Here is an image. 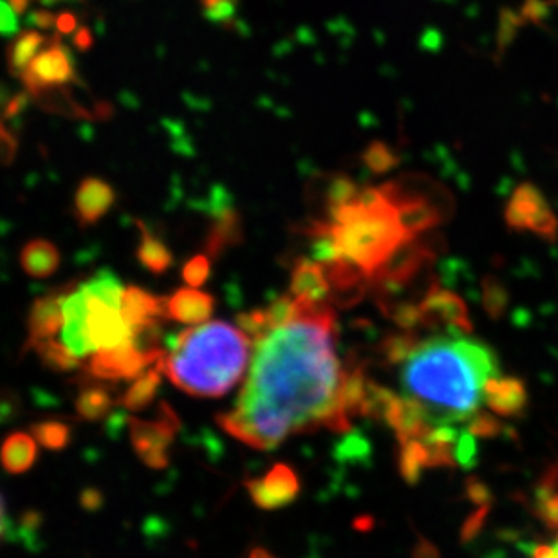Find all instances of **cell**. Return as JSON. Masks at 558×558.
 Returning a JSON list of instances; mask_svg holds the SVG:
<instances>
[{
    "instance_id": "obj_1",
    "label": "cell",
    "mask_w": 558,
    "mask_h": 558,
    "mask_svg": "<svg viewBox=\"0 0 558 558\" xmlns=\"http://www.w3.org/2000/svg\"><path fill=\"white\" fill-rule=\"evenodd\" d=\"M296 302L290 324L253 343L252 367L235 407L217 416L225 433L258 450L320 427L351 430L340 409L343 369L335 349V313L327 302Z\"/></svg>"
},
{
    "instance_id": "obj_2",
    "label": "cell",
    "mask_w": 558,
    "mask_h": 558,
    "mask_svg": "<svg viewBox=\"0 0 558 558\" xmlns=\"http://www.w3.org/2000/svg\"><path fill=\"white\" fill-rule=\"evenodd\" d=\"M499 371L490 345L448 332L417 345L403 364L401 381L425 407L430 425H458L480 412L486 384Z\"/></svg>"
},
{
    "instance_id": "obj_3",
    "label": "cell",
    "mask_w": 558,
    "mask_h": 558,
    "mask_svg": "<svg viewBox=\"0 0 558 558\" xmlns=\"http://www.w3.org/2000/svg\"><path fill=\"white\" fill-rule=\"evenodd\" d=\"M158 360L167 378L195 398H221L243 379L253 340L228 322H205L178 332Z\"/></svg>"
},
{
    "instance_id": "obj_4",
    "label": "cell",
    "mask_w": 558,
    "mask_h": 558,
    "mask_svg": "<svg viewBox=\"0 0 558 558\" xmlns=\"http://www.w3.org/2000/svg\"><path fill=\"white\" fill-rule=\"evenodd\" d=\"M403 189L396 183L367 186L349 205L329 208V222L343 257L369 280L407 244L417 241L401 221Z\"/></svg>"
},
{
    "instance_id": "obj_5",
    "label": "cell",
    "mask_w": 558,
    "mask_h": 558,
    "mask_svg": "<svg viewBox=\"0 0 558 558\" xmlns=\"http://www.w3.org/2000/svg\"><path fill=\"white\" fill-rule=\"evenodd\" d=\"M506 227L511 232L532 233L554 243L558 233V217L543 190L533 183H519L505 206Z\"/></svg>"
},
{
    "instance_id": "obj_6",
    "label": "cell",
    "mask_w": 558,
    "mask_h": 558,
    "mask_svg": "<svg viewBox=\"0 0 558 558\" xmlns=\"http://www.w3.org/2000/svg\"><path fill=\"white\" fill-rule=\"evenodd\" d=\"M159 420L143 422L140 417H129V436L137 458L148 469L163 470L169 466V448L180 430V420L167 403L159 407Z\"/></svg>"
},
{
    "instance_id": "obj_7",
    "label": "cell",
    "mask_w": 558,
    "mask_h": 558,
    "mask_svg": "<svg viewBox=\"0 0 558 558\" xmlns=\"http://www.w3.org/2000/svg\"><path fill=\"white\" fill-rule=\"evenodd\" d=\"M422 327L425 329H447L450 335H469L474 329L470 320L469 307L461 296L442 286H428L422 296Z\"/></svg>"
},
{
    "instance_id": "obj_8",
    "label": "cell",
    "mask_w": 558,
    "mask_h": 558,
    "mask_svg": "<svg viewBox=\"0 0 558 558\" xmlns=\"http://www.w3.org/2000/svg\"><path fill=\"white\" fill-rule=\"evenodd\" d=\"M158 356L143 353L132 343V338L123 345L114 349H101L90 354L87 362V374L90 378L101 381H118V379L137 378L150 365L158 364Z\"/></svg>"
},
{
    "instance_id": "obj_9",
    "label": "cell",
    "mask_w": 558,
    "mask_h": 558,
    "mask_svg": "<svg viewBox=\"0 0 558 558\" xmlns=\"http://www.w3.org/2000/svg\"><path fill=\"white\" fill-rule=\"evenodd\" d=\"M21 78L32 95H40L44 90L71 84L74 80L73 57L60 40L53 38L48 48L43 49L37 59L29 63Z\"/></svg>"
},
{
    "instance_id": "obj_10",
    "label": "cell",
    "mask_w": 558,
    "mask_h": 558,
    "mask_svg": "<svg viewBox=\"0 0 558 558\" xmlns=\"http://www.w3.org/2000/svg\"><path fill=\"white\" fill-rule=\"evenodd\" d=\"M89 313H87V340L93 354L101 349H114L129 342L132 327L123 318L122 311L107 302L87 295Z\"/></svg>"
},
{
    "instance_id": "obj_11",
    "label": "cell",
    "mask_w": 558,
    "mask_h": 558,
    "mask_svg": "<svg viewBox=\"0 0 558 558\" xmlns=\"http://www.w3.org/2000/svg\"><path fill=\"white\" fill-rule=\"evenodd\" d=\"M246 490L258 508L263 510H279L291 505L301 494V481L295 470L288 464H275L268 474L246 481Z\"/></svg>"
},
{
    "instance_id": "obj_12",
    "label": "cell",
    "mask_w": 558,
    "mask_h": 558,
    "mask_svg": "<svg viewBox=\"0 0 558 558\" xmlns=\"http://www.w3.org/2000/svg\"><path fill=\"white\" fill-rule=\"evenodd\" d=\"M87 313H89L87 293L84 286H78L76 290L69 291L63 302V327L60 332H62V342L80 360L89 359L93 354L87 340Z\"/></svg>"
},
{
    "instance_id": "obj_13",
    "label": "cell",
    "mask_w": 558,
    "mask_h": 558,
    "mask_svg": "<svg viewBox=\"0 0 558 558\" xmlns=\"http://www.w3.org/2000/svg\"><path fill=\"white\" fill-rule=\"evenodd\" d=\"M69 290L54 291L35 301L27 318V349H33L38 342L54 338L63 327V302Z\"/></svg>"
},
{
    "instance_id": "obj_14",
    "label": "cell",
    "mask_w": 558,
    "mask_h": 558,
    "mask_svg": "<svg viewBox=\"0 0 558 558\" xmlns=\"http://www.w3.org/2000/svg\"><path fill=\"white\" fill-rule=\"evenodd\" d=\"M117 203V192L107 181L87 178L74 194V217L82 227H93L106 217Z\"/></svg>"
},
{
    "instance_id": "obj_15",
    "label": "cell",
    "mask_w": 558,
    "mask_h": 558,
    "mask_svg": "<svg viewBox=\"0 0 558 558\" xmlns=\"http://www.w3.org/2000/svg\"><path fill=\"white\" fill-rule=\"evenodd\" d=\"M483 401L492 414L499 417H519L530 403L526 384L522 379L506 376L492 378L486 384Z\"/></svg>"
},
{
    "instance_id": "obj_16",
    "label": "cell",
    "mask_w": 558,
    "mask_h": 558,
    "mask_svg": "<svg viewBox=\"0 0 558 558\" xmlns=\"http://www.w3.org/2000/svg\"><path fill=\"white\" fill-rule=\"evenodd\" d=\"M216 301L197 288H181L165 302V318L185 326H201L210 318Z\"/></svg>"
},
{
    "instance_id": "obj_17",
    "label": "cell",
    "mask_w": 558,
    "mask_h": 558,
    "mask_svg": "<svg viewBox=\"0 0 558 558\" xmlns=\"http://www.w3.org/2000/svg\"><path fill=\"white\" fill-rule=\"evenodd\" d=\"M291 295L296 301L327 302L332 299L331 282L326 269L311 257L299 258L291 269Z\"/></svg>"
},
{
    "instance_id": "obj_18",
    "label": "cell",
    "mask_w": 558,
    "mask_h": 558,
    "mask_svg": "<svg viewBox=\"0 0 558 558\" xmlns=\"http://www.w3.org/2000/svg\"><path fill=\"white\" fill-rule=\"evenodd\" d=\"M165 302L167 299L154 296L153 293H148L137 286H129L123 291L120 311H122L126 324L134 331L137 327L147 326L153 322H159V318H165Z\"/></svg>"
},
{
    "instance_id": "obj_19",
    "label": "cell",
    "mask_w": 558,
    "mask_h": 558,
    "mask_svg": "<svg viewBox=\"0 0 558 558\" xmlns=\"http://www.w3.org/2000/svg\"><path fill=\"white\" fill-rule=\"evenodd\" d=\"M21 266L33 279H48L59 269V248L46 239H33L22 248Z\"/></svg>"
},
{
    "instance_id": "obj_20",
    "label": "cell",
    "mask_w": 558,
    "mask_h": 558,
    "mask_svg": "<svg viewBox=\"0 0 558 558\" xmlns=\"http://www.w3.org/2000/svg\"><path fill=\"white\" fill-rule=\"evenodd\" d=\"M241 241H243V222H241L238 210L233 208V210L211 219L210 232L206 235V255L211 258L221 257L230 246L239 244Z\"/></svg>"
},
{
    "instance_id": "obj_21",
    "label": "cell",
    "mask_w": 558,
    "mask_h": 558,
    "mask_svg": "<svg viewBox=\"0 0 558 558\" xmlns=\"http://www.w3.org/2000/svg\"><path fill=\"white\" fill-rule=\"evenodd\" d=\"M37 459V439L32 434L13 433L2 447V466L10 474H24Z\"/></svg>"
},
{
    "instance_id": "obj_22",
    "label": "cell",
    "mask_w": 558,
    "mask_h": 558,
    "mask_svg": "<svg viewBox=\"0 0 558 558\" xmlns=\"http://www.w3.org/2000/svg\"><path fill=\"white\" fill-rule=\"evenodd\" d=\"M114 396L106 385L89 384L80 389L76 400H74V411L80 420L85 422H100L109 416V412L114 407Z\"/></svg>"
},
{
    "instance_id": "obj_23",
    "label": "cell",
    "mask_w": 558,
    "mask_h": 558,
    "mask_svg": "<svg viewBox=\"0 0 558 558\" xmlns=\"http://www.w3.org/2000/svg\"><path fill=\"white\" fill-rule=\"evenodd\" d=\"M367 381L362 365L351 364L343 369L342 387H340V409L349 422L353 417L362 416Z\"/></svg>"
},
{
    "instance_id": "obj_24",
    "label": "cell",
    "mask_w": 558,
    "mask_h": 558,
    "mask_svg": "<svg viewBox=\"0 0 558 558\" xmlns=\"http://www.w3.org/2000/svg\"><path fill=\"white\" fill-rule=\"evenodd\" d=\"M48 40L44 37L43 33L35 32V29H27L21 32L11 40L10 48H8V68L13 76L21 78L22 74L26 73L29 63L37 59L43 46H46Z\"/></svg>"
},
{
    "instance_id": "obj_25",
    "label": "cell",
    "mask_w": 558,
    "mask_h": 558,
    "mask_svg": "<svg viewBox=\"0 0 558 558\" xmlns=\"http://www.w3.org/2000/svg\"><path fill=\"white\" fill-rule=\"evenodd\" d=\"M161 374H163V371H161L159 364H154L150 369L134 378L131 387L125 390V395L120 400L126 411H145L156 400L159 387H161Z\"/></svg>"
},
{
    "instance_id": "obj_26",
    "label": "cell",
    "mask_w": 558,
    "mask_h": 558,
    "mask_svg": "<svg viewBox=\"0 0 558 558\" xmlns=\"http://www.w3.org/2000/svg\"><path fill=\"white\" fill-rule=\"evenodd\" d=\"M140 233H142V241L136 250L137 260L150 274H165L174 264V255L167 248V244L156 238L147 227L140 225Z\"/></svg>"
},
{
    "instance_id": "obj_27",
    "label": "cell",
    "mask_w": 558,
    "mask_h": 558,
    "mask_svg": "<svg viewBox=\"0 0 558 558\" xmlns=\"http://www.w3.org/2000/svg\"><path fill=\"white\" fill-rule=\"evenodd\" d=\"M425 469H433V463L423 436L400 442V474L405 483L411 486L417 485Z\"/></svg>"
},
{
    "instance_id": "obj_28",
    "label": "cell",
    "mask_w": 558,
    "mask_h": 558,
    "mask_svg": "<svg viewBox=\"0 0 558 558\" xmlns=\"http://www.w3.org/2000/svg\"><path fill=\"white\" fill-rule=\"evenodd\" d=\"M33 351L43 360V364L54 373H69L80 367V359L69 351L63 342H57L54 338L38 342Z\"/></svg>"
},
{
    "instance_id": "obj_29",
    "label": "cell",
    "mask_w": 558,
    "mask_h": 558,
    "mask_svg": "<svg viewBox=\"0 0 558 558\" xmlns=\"http://www.w3.org/2000/svg\"><path fill=\"white\" fill-rule=\"evenodd\" d=\"M82 286H84L87 295L100 299V301L107 302L109 306L118 307V310L122 306L123 291H125V288H123L117 275L109 271V269L98 271L95 277H90V279Z\"/></svg>"
},
{
    "instance_id": "obj_30",
    "label": "cell",
    "mask_w": 558,
    "mask_h": 558,
    "mask_svg": "<svg viewBox=\"0 0 558 558\" xmlns=\"http://www.w3.org/2000/svg\"><path fill=\"white\" fill-rule=\"evenodd\" d=\"M32 436L37 439L40 447L51 452H59L71 442V427L62 422H38L32 425Z\"/></svg>"
},
{
    "instance_id": "obj_31",
    "label": "cell",
    "mask_w": 558,
    "mask_h": 558,
    "mask_svg": "<svg viewBox=\"0 0 558 558\" xmlns=\"http://www.w3.org/2000/svg\"><path fill=\"white\" fill-rule=\"evenodd\" d=\"M362 161L374 174H385L400 163L398 154L384 142H373L362 154Z\"/></svg>"
},
{
    "instance_id": "obj_32",
    "label": "cell",
    "mask_w": 558,
    "mask_h": 558,
    "mask_svg": "<svg viewBox=\"0 0 558 558\" xmlns=\"http://www.w3.org/2000/svg\"><path fill=\"white\" fill-rule=\"evenodd\" d=\"M420 338L412 335V331H403L400 335H392V337L385 340L381 345L384 351V359L390 364H405V360L416 351L420 345Z\"/></svg>"
},
{
    "instance_id": "obj_33",
    "label": "cell",
    "mask_w": 558,
    "mask_h": 558,
    "mask_svg": "<svg viewBox=\"0 0 558 558\" xmlns=\"http://www.w3.org/2000/svg\"><path fill=\"white\" fill-rule=\"evenodd\" d=\"M359 185L349 175H332V180L327 183L326 189L327 210L353 203L359 197Z\"/></svg>"
},
{
    "instance_id": "obj_34",
    "label": "cell",
    "mask_w": 558,
    "mask_h": 558,
    "mask_svg": "<svg viewBox=\"0 0 558 558\" xmlns=\"http://www.w3.org/2000/svg\"><path fill=\"white\" fill-rule=\"evenodd\" d=\"M483 306L492 318H500L505 315L508 295H506L505 284L497 277H486L483 280Z\"/></svg>"
},
{
    "instance_id": "obj_35",
    "label": "cell",
    "mask_w": 558,
    "mask_h": 558,
    "mask_svg": "<svg viewBox=\"0 0 558 558\" xmlns=\"http://www.w3.org/2000/svg\"><path fill=\"white\" fill-rule=\"evenodd\" d=\"M296 311H299V302H296L293 295L280 296L277 301L271 302V304L266 307L269 331L279 329V327L286 326V324H290V322L295 318Z\"/></svg>"
},
{
    "instance_id": "obj_36",
    "label": "cell",
    "mask_w": 558,
    "mask_h": 558,
    "mask_svg": "<svg viewBox=\"0 0 558 558\" xmlns=\"http://www.w3.org/2000/svg\"><path fill=\"white\" fill-rule=\"evenodd\" d=\"M206 21L227 26L238 15L239 0H199Z\"/></svg>"
},
{
    "instance_id": "obj_37",
    "label": "cell",
    "mask_w": 558,
    "mask_h": 558,
    "mask_svg": "<svg viewBox=\"0 0 558 558\" xmlns=\"http://www.w3.org/2000/svg\"><path fill=\"white\" fill-rule=\"evenodd\" d=\"M235 326L252 338L253 343L260 340L264 335H268V316H266V310H253L248 313H241L235 318Z\"/></svg>"
},
{
    "instance_id": "obj_38",
    "label": "cell",
    "mask_w": 558,
    "mask_h": 558,
    "mask_svg": "<svg viewBox=\"0 0 558 558\" xmlns=\"http://www.w3.org/2000/svg\"><path fill=\"white\" fill-rule=\"evenodd\" d=\"M43 526V515L38 511H24L19 519V527L15 532V541H21L27 548L38 546L37 535Z\"/></svg>"
},
{
    "instance_id": "obj_39",
    "label": "cell",
    "mask_w": 558,
    "mask_h": 558,
    "mask_svg": "<svg viewBox=\"0 0 558 558\" xmlns=\"http://www.w3.org/2000/svg\"><path fill=\"white\" fill-rule=\"evenodd\" d=\"M210 277V258L206 253H199L190 258L183 268V280L190 288H201Z\"/></svg>"
},
{
    "instance_id": "obj_40",
    "label": "cell",
    "mask_w": 558,
    "mask_h": 558,
    "mask_svg": "<svg viewBox=\"0 0 558 558\" xmlns=\"http://www.w3.org/2000/svg\"><path fill=\"white\" fill-rule=\"evenodd\" d=\"M337 459L351 461V459H364L369 453V442L365 441L364 436L351 433L338 442Z\"/></svg>"
},
{
    "instance_id": "obj_41",
    "label": "cell",
    "mask_w": 558,
    "mask_h": 558,
    "mask_svg": "<svg viewBox=\"0 0 558 558\" xmlns=\"http://www.w3.org/2000/svg\"><path fill=\"white\" fill-rule=\"evenodd\" d=\"M469 430L477 437H497L502 434L505 427L499 422L496 414H486V412H477L469 422Z\"/></svg>"
},
{
    "instance_id": "obj_42",
    "label": "cell",
    "mask_w": 558,
    "mask_h": 558,
    "mask_svg": "<svg viewBox=\"0 0 558 558\" xmlns=\"http://www.w3.org/2000/svg\"><path fill=\"white\" fill-rule=\"evenodd\" d=\"M477 459V442H475L474 434L466 433L459 434L458 445H456V461H458L463 469H472Z\"/></svg>"
},
{
    "instance_id": "obj_43",
    "label": "cell",
    "mask_w": 558,
    "mask_h": 558,
    "mask_svg": "<svg viewBox=\"0 0 558 558\" xmlns=\"http://www.w3.org/2000/svg\"><path fill=\"white\" fill-rule=\"evenodd\" d=\"M0 32L2 37L11 38L19 35V19H16V11L11 8L8 0H2L0 5Z\"/></svg>"
},
{
    "instance_id": "obj_44",
    "label": "cell",
    "mask_w": 558,
    "mask_h": 558,
    "mask_svg": "<svg viewBox=\"0 0 558 558\" xmlns=\"http://www.w3.org/2000/svg\"><path fill=\"white\" fill-rule=\"evenodd\" d=\"M57 19H59V15H53L51 11L38 10L29 13L27 22H29L32 26L40 27V29H49V27L57 26Z\"/></svg>"
},
{
    "instance_id": "obj_45",
    "label": "cell",
    "mask_w": 558,
    "mask_h": 558,
    "mask_svg": "<svg viewBox=\"0 0 558 558\" xmlns=\"http://www.w3.org/2000/svg\"><path fill=\"white\" fill-rule=\"evenodd\" d=\"M80 505L87 511L100 510L101 505H104V496L96 488H85L82 496H80Z\"/></svg>"
},
{
    "instance_id": "obj_46",
    "label": "cell",
    "mask_w": 558,
    "mask_h": 558,
    "mask_svg": "<svg viewBox=\"0 0 558 558\" xmlns=\"http://www.w3.org/2000/svg\"><path fill=\"white\" fill-rule=\"evenodd\" d=\"M27 98H29V96L22 93V95L13 96L11 100H4V120L19 117V114L26 109Z\"/></svg>"
},
{
    "instance_id": "obj_47",
    "label": "cell",
    "mask_w": 558,
    "mask_h": 558,
    "mask_svg": "<svg viewBox=\"0 0 558 558\" xmlns=\"http://www.w3.org/2000/svg\"><path fill=\"white\" fill-rule=\"evenodd\" d=\"M16 140L11 136L10 131L2 126V163L10 165L15 159Z\"/></svg>"
},
{
    "instance_id": "obj_48",
    "label": "cell",
    "mask_w": 558,
    "mask_h": 558,
    "mask_svg": "<svg viewBox=\"0 0 558 558\" xmlns=\"http://www.w3.org/2000/svg\"><path fill=\"white\" fill-rule=\"evenodd\" d=\"M54 27L62 35H71L73 32H78V21H76V16L73 13H60L59 19H57V26Z\"/></svg>"
},
{
    "instance_id": "obj_49",
    "label": "cell",
    "mask_w": 558,
    "mask_h": 558,
    "mask_svg": "<svg viewBox=\"0 0 558 558\" xmlns=\"http://www.w3.org/2000/svg\"><path fill=\"white\" fill-rule=\"evenodd\" d=\"M93 43L95 40H93L89 27H78V32L74 33L73 44L74 48L78 49V51H87V49L93 48Z\"/></svg>"
},
{
    "instance_id": "obj_50",
    "label": "cell",
    "mask_w": 558,
    "mask_h": 558,
    "mask_svg": "<svg viewBox=\"0 0 558 558\" xmlns=\"http://www.w3.org/2000/svg\"><path fill=\"white\" fill-rule=\"evenodd\" d=\"M414 558H437L436 548H434L433 544L427 543L425 538L420 541L417 544L416 554H414Z\"/></svg>"
},
{
    "instance_id": "obj_51",
    "label": "cell",
    "mask_w": 558,
    "mask_h": 558,
    "mask_svg": "<svg viewBox=\"0 0 558 558\" xmlns=\"http://www.w3.org/2000/svg\"><path fill=\"white\" fill-rule=\"evenodd\" d=\"M533 558H558V541L554 546H538Z\"/></svg>"
},
{
    "instance_id": "obj_52",
    "label": "cell",
    "mask_w": 558,
    "mask_h": 558,
    "mask_svg": "<svg viewBox=\"0 0 558 558\" xmlns=\"http://www.w3.org/2000/svg\"><path fill=\"white\" fill-rule=\"evenodd\" d=\"M8 2L16 11V15H24L29 4H32V0H8Z\"/></svg>"
},
{
    "instance_id": "obj_53",
    "label": "cell",
    "mask_w": 558,
    "mask_h": 558,
    "mask_svg": "<svg viewBox=\"0 0 558 558\" xmlns=\"http://www.w3.org/2000/svg\"><path fill=\"white\" fill-rule=\"evenodd\" d=\"M248 558H275V557H271V555H269L268 551H266V549H264V548H255V549H252V554H250Z\"/></svg>"
}]
</instances>
